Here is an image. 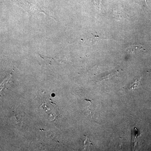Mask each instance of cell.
<instances>
[{"label":"cell","mask_w":151,"mask_h":151,"mask_svg":"<svg viewBox=\"0 0 151 151\" xmlns=\"http://www.w3.org/2000/svg\"><path fill=\"white\" fill-rule=\"evenodd\" d=\"M144 47L141 45H134L128 47L127 48V51L130 53H134L141 50H144Z\"/></svg>","instance_id":"1"},{"label":"cell","mask_w":151,"mask_h":151,"mask_svg":"<svg viewBox=\"0 0 151 151\" xmlns=\"http://www.w3.org/2000/svg\"><path fill=\"white\" fill-rule=\"evenodd\" d=\"M141 78H140L138 80H136L134 83L130 84L129 86L127 89H129V90H133L134 89H137L139 86Z\"/></svg>","instance_id":"2"},{"label":"cell","mask_w":151,"mask_h":151,"mask_svg":"<svg viewBox=\"0 0 151 151\" xmlns=\"http://www.w3.org/2000/svg\"><path fill=\"white\" fill-rule=\"evenodd\" d=\"M134 1L144 9H147L148 8L147 0H134Z\"/></svg>","instance_id":"3"},{"label":"cell","mask_w":151,"mask_h":151,"mask_svg":"<svg viewBox=\"0 0 151 151\" xmlns=\"http://www.w3.org/2000/svg\"><path fill=\"white\" fill-rule=\"evenodd\" d=\"M93 1H94V4L97 6V7L99 8V9H100L102 0H93Z\"/></svg>","instance_id":"4"},{"label":"cell","mask_w":151,"mask_h":151,"mask_svg":"<svg viewBox=\"0 0 151 151\" xmlns=\"http://www.w3.org/2000/svg\"><path fill=\"white\" fill-rule=\"evenodd\" d=\"M114 74H115V73H112L111 74H109V75L107 76L103 77V80H106V79H108V78H109V77H112Z\"/></svg>","instance_id":"5"}]
</instances>
